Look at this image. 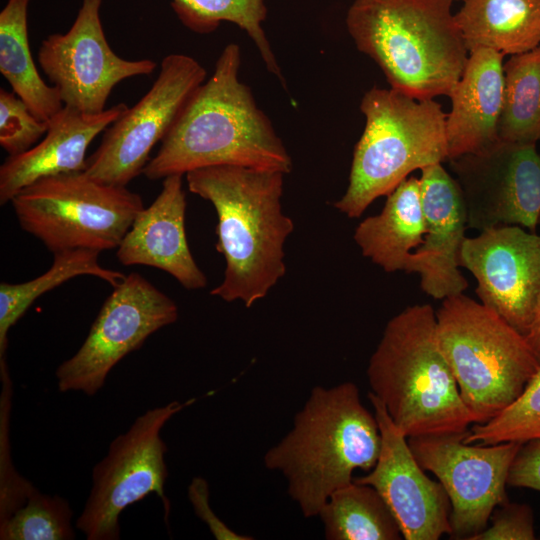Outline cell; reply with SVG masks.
I'll return each mask as SVG.
<instances>
[{"label": "cell", "mask_w": 540, "mask_h": 540, "mask_svg": "<svg viewBox=\"0 0 540 540\" xmlns=\"http://www.w3.org/2000/svg\"><path fill=\"white\" fill-rule=\"evenodd\" d=\"M241 51L227 44L213 74L190 96L145 166L150 180L212 166L290 173L292 160L271 121L240 81Z\"/></svg>", "instance_id": "6da1fadb"}, {"label": "cell", "mask_w": 540, "mask_h": 540, "mask_svg": "<svg viewBox=\"0 0 540 540\" xmlns=\"http://www.w3.org/2000/svg\"><path fill=\"white\" fill-rule=\"evenodd\" d=\"M186 175L189 191L214 206L216 249L226 261L211 295L249 308L284 276V244L294 230L282 212L284 173L240 166H212Z\"/></svg>", "instance_id": "7a4b0ae2"}, {"label": "cell", "mask_w": 540, "mask_h": 540, "mask_svg": "<svg viewBox=\"0 0 540 540\" xmlns=\"http://www.w3.org/2000/svg\"><path fill=\"white\" fill-rule=\"evenodd\" d=\"M381 449L377 419L353 382L315 386L292 428L263 457L268 470L287 481V492L304 517L318 516L330 495L369 472Z\"/></svg>", "instance_id": "3957f363"}, {"label": "cell", "mask_w": 540, "mask_h": 540, "mask_svg": "<svg viewBox=\"0 0 540 540\" xmlns=\"http://www.w3.org/2000/svg\"><path fill=\"white\" fill-rule=\"evenodd\" d=\"M366 373L370 392L407 438L467 433L474 423L429 304L408 306L388 321Z\"/></svg>", "instance_id": "277c9868"}, {"label": "cell", "mask_w": 540, "mask_h": 540, "mask_svg": "<svg viewBox=\"0 0 540 540\" xmlns=\"http://www.w3.org/2000/svg\"><path fill=\"white\" fill-rule=\"evenodd\" d=\"M453 0H354L346 27L391 88L418 100L450 96L468 61Z\"/></svg>", "instance_id": "5b68a950"}, {"label": "cell", "mask_w": 540, "mask_h": 540, "mask_svg": "<svg viewBox=\"0 0 540 540\" xmlns=\"http://www.w3.org/2000/svg\"><path fill=\"white\" fill-rule=\"evenodd\" d=\"M360 111L365 127L354 149L349 184L334 203L349 218L360 217L416 169L448 160L447 114L433 99L373 87L364 94Z\"/></svg>", "instance_id": "8992f818"}, {"label": "cell", "mask_w": 540, "mask_h": 540, "mask_svg": "<svg viewBox=\"0 0 540 540\" xmlns=\"http://www.w3.org/2000/svg\"><path fill=\"white\" fill-rule=\"evenodd\" d=\"M436 330L474 423H485L510 405L540 366L524 335L463 293L443 299Z\"/></svg>", "instance_id": "52a82bcc"}, {"label": "cell", "mask_w": 540, "mask_h": 540, "mask_svg": "<svg viewBox=\"0 0 540 540\" xmlns=\"http://www.w3.org/2000/svg\"><path fill=\"white\" fill-rule=\"evenodd\" d=\"M11 203L22 229L53 254L118 248L144 208L139 194L99 182L84 171L41 178Z\"/></svg>", "instance_id": "ba28073f"}, {"label": "cell", "mask_w": 540, "mask_h": 540, "mask_svg": "<svg viewBox=\"0 0 540 540\" xmlns=\"http://www.w3.org/2000/svg\"><path fill=\"white\" fill-rule=\"evenodd\" d=\"M194 402V398L175 400L149 409L113 439L107 455L92 470L91 490L76 521L88 540H118L121 513L151 493L161 499L167 521V446L160 433L175 414Z\"/></svg>", "instance_id": "9c48e42d"}, {"label": "cell", "mask_w": 540, "mask_h": 540, "mask_svg": "<svg viewBox=\"0 0 540 540\" xmlns=\"http://www.w3.org/2000/svg\"><path fill=\"white\" fill-rule=\"evenodd\" d=\"M177 318L170 297L142 275H126L103 303L80 348L56 369L58 390L95 395L120 360Z\"/></svg>", "instance_id": "30bf717a"}, {"label": "cell", "mask_w": 540, "mask_h": 540, "mask_svg": "<svg viewBox=\"0 0 540 540\" xmlns=\"http://www.w3.org/2000/svg\"><path fill=\"white\" fill-rule=\"evenodd\" d=\"M206 75L191 56L173 53L164 57L151 88L105 130L100 145L87 158L84 172L115 186H126L142 174L151 150L167 135Z\"/></svg>", "instance_id": "8fae6325"}, {"label": "cell", "mask_w": 540, "mask_h": 540, "mask_svg": "<svg viewBox=\"0 0 540 540\" xmlns=\"http://www.w3.org/2000/svg\"><path fill=\"white\" fill-rule=\"evenodd\" d=\"M467 433L408 438L421 467L436 476L451 503L450 539L471 540L508 502L506 486L522 443H465Z\"/></svg>", "instance_id": "7c38bea8"}, {"label": "cell", "mask_w": 540, "mask_h": 540, "mask_svg": "<svg viewBox=\"0 0 540 540\" xmlns=\"http://www.w3.org/2000/svg\"><path fill=\"white\" fill-rule=\"evenodd\" d=\"M101 3L82 0L70 29L49 35L38 50V62L64 106L90 114L107 109L118 83L150 75L156 68L151 59L127 60L111 49L100 18Z\"/></svg>", "instance_id": "4fadbf2b"}, {"label": "cell", "mask_w": 540, "mask_h": 540, "mask_svg": "<svg viewBox=\"0 0 540 540\" xmlns=\"http://www.w3.org/2000/svg\"><path fill=\"white\" fill-rule=\"evenodd\" d=\"M468 228L518 225L535 232L540 216V154L536 144L498 140L489 148L451 159Z\"/></svg>", "instance_id": "5bb4252c"}, {"label": "cell", "mask_w": 540, "mask_h": 540, "mask_svg": "<svg viewBox=\"0 0 540 540\" xmlns=\"http://www.w3.org/2000/svg\"><path fill=\"white\" fill-rule=\"evenodd\" d=\"M460 266L477 281L476 294L522 335L540 302V235L500 225L466 237Z\"/></svg>", "instance_id": "9a60e30c"}, {"label": "cell", "mask_w": 540, "mask_h": 540, "mask_svg": "<svg viewBox=\"0 0 540 540\" xmlns=\"http://www.w3.org/2000/svg\"><path fill=\"white\" fill-rule=\"evenodd\" d=\"M368 399L381 434L375 466L354 481L374 487L393 513L405 540H438L450 536L451 503L439 481L432 480L416 460L408 438L394 424L383 403Z\"/></svg>", "instance_id": "2e32d148"}, {"label": "cell", "mask_w": 540, "mask_h": 540, "mask_svg": "<svg viewBox=\"0 0 540 540\" xmlns=\"http://www.w3.org/2000/svg\"><path fill=\"white\" fill-rule=\"evenodd\" d=\"M420 185L425 233L408 273L420 276V287L428 296L445 299L468 287L459 270L468 227L466 208L457 181L441 163L421 169Z\"/></svg>", "instance_id": "e0dca14e"}, {"label": "cell", "mask_w": 540, "mask_h": 540, "mask_svg": "<svg viewBox=\"0 0 540 540\" xmlns=\"http://www.w3.org/2000/svg\"><path fill=\"white\" fill-rule=\"evenodd\" d=\"M182 176L170 175L163 179L159 195L136 215L116 256L125 266L155 267L169 273L184 288L197 290L206 287L207 278L187 243Z\"/></svg>", "instance_id": "ac0fdd59"}, {"label": "cell", "mask_w": 540, "mask_h": 540, "mask_svg": "<svg viewBox=\"0 0 540 540\" xmlns=\"http://www.w3.org/2000/svg\"><path fill=\"white\" fill-rule=\"evenodd\" d=\"M128 108L118 103L90 114L64 106L49 122L44 139L29 150L9 156L0 167V204L4 205L37 180L86 169L90 143Z\"/></svg>", "instance_id": "d6986e66"}, {"label": "cell", "mask_w": 540, "mask_h": 540, "mask_svg": "<svg viewBox=\"0 0 540 540\" xmlns=\"http://www.w3.org/2000/svg\"><path fill=\"white\" fill-rule=\"evenodd\" d=\"M503 57L488 48L469 53L465 69L449 96L452 107L445 121L448 160L483 151L499 140Z\"/></svg>", "instance_id": "ffe728a7"}, {"label": "cell", "mask_w": 540, "mask_h": 540, "mask_svg": "<svg viewBox=\"0 0 540 540\" xmlns=\"http://www.w3.org/2000/svg\"><path fill=\"white\" fill-rule=\"evenodd\" d=\"M424 233L420 178L412 176L387 195L379 214L367 217L356 227L354 240L362 255L384 271L408 273Z\"/></svg>", "instance_id": "44dd1931"}, {"label": "cell", "mask_w": 540, "mask_h": 540, "mask_svg": "<svg viewBox=\"0 0 540 540\" xmlns=\"http://www.w3.org/2000/svg\"><path fill=\"white\" fill-rule=\"evenodd\" d=\"M455 14L470 53L488 48L503 55L540 45V0H464Z\"/></svg>", "instance_id": "7402d4cb"}, {"label": "cell", "mask_w": 540, "mask_h": 540, "mask_svg": "<svg viewBox=\"0 0 540 540\" xmlns=\"http://www.w3.org/2000/svg\"><path fill=\"white\" fill-rule=\"evenodd\" d=\"M30 0H8L0 12V72L31 112L49 122L63 107L58 90L40 76L28 37Z\"/></svg>", "instance_id": "603a6c76"}, {"label": "cell", "mask_w": 540, "mask_h": 540, "mask_svg": "<svg viewBox=\"0 0 540 540\" xmlns=\"http://www.w3.org/2000/svg\"><path fill=\"white\" fill-rule=\"evenodd\" d=\"M100 252L74 249L54 254L52 266L42 275L18 284H0V369L7 368L8 332L32 303L44 293L80 275L96 276L113 287L121 283L125 274L101 266Z\"/></svg>", "instance_id": "cb8c5ba5"}, {"label": "cell", "mask_w": 540, "mask_h": 540, "mask_svg": "<svg viewBox=\"0 0 540 540\" xmlns=\"http://www.w3.org/2000/svg\"><path fill=\"white\" fill-rule=\"evenodd\" d=\"M327 540H400V527L378 491L354 480L334 491L321 508Z\"/></svg>", "instance_id": "d4e9b609"}, {"label": "cell", "mask_w": 540, "mask_h": 540, "mask_svg": "<svg viewBox=\"0 0 540 540\" xmlns=\"http://www.w3.org/2000/svg\"><path fill=\"white\" fill-rule=\"evenodd\" d=\"M499 140L536 144L540 140V45L512 55L504 64Z\"/></svg>", "instance_id": "484cf974"}, {"label": "cell", "mask_w": 540, "mask_h": 540, "mask_svg": "<svg viewBox=\"0 0 540 540\" xmlns=\"http://www.w3.org/2000/svg\"><path fill=\"white\" fill-rule=\"evenodd\" d=\"M171 6L180 21L197 33H210L223 21L237 25L254 42L267 70L285 85L262 25L267 16L264 0H172Z\"/></svg>", "instance_id": "4316f807"}, {"label": "cell", "mask_w": 540, "mask_h": 540, "mask_svg": "<svg viewBox=\"0 0 540 540\" xmlns=\"http://www.w3.org/2000/svg\"><path fill=\"white\" fill-rule=\"evenodd\" d=\"M73 511L58 495H46L35 487L25 502L0 522L1 540H71Z\"/></svg>", "instance_id": "83f0119b"}, {"label": "cell", "mask_w": 540, "mask_h": 540, "mask_svg": "<svg viewBox=\"0 0 540 540\" xmlns=\"http://www.w3.org/2000/svg\"><path fill=\"white\" fill-rule=\"evenodd\" d=\"M540 439V366L521 394L497 416L485 423H473L465 443H525Z\"/></svg>", "instance_id": "f1b7e54d"}, {"label": "cell", "mask_w": 540, "mask_h": 540, "mask_svg": "<svg viewBox=\"0 0 540 540\" xmlns=\"http://www.w3.org/2000/svg\"><path fill=\"white\" fill-rule=\"evenodd\" d=\"M47 130L48 123L37 118L15 92L0 89V144L9 156L32 148Z\"/></svg>", "instance_id": "f546056e"}, {"label": "cell", "mask_w": 540, "mask_h": 540, "mask_svg": "<svg viewBox=\"0 0 540 540\" xmlns=\"http://www.w3.org/2000/svg\"><path fill=\"white\" fill-rule=\"evenodd\" d=\"M534 513L526 503L506 502L495 508L490 525L471 540H534Z\"/></svg>", "instance_id": "4dcf8cb0"}, {"label": "cell", "mask_w": 540, "mask_h": 540, "mask_svg": "<svg viewBox=\"0 0 540 540\" xmlns=\"http://www.w3.org/2000/svg\"><path fill=\"white\" fill-rule=\"evenodd\" d=\"M188 498L195 514L207 525L217 540H252L253 537L238 534L218 518L209 504V486L206 479L194 477L188 486Z\"/></svg>", "instance_id": "1f68e13d"}, {"label": "cell", "mask_w": 540, "mask_h": 540, "mask_svg": "<svg viewBox=\"0 0 540 540\" xmlns=\"http://www.w3.org/2000/svg\"><path fill=\"white\" fill-rule=\"evenodd\" d=\"M508 486L540 493V439L522 443L511 465Z\"/></svg>", "instance_id": "d6a6232c"}, {"label": "cell", "mask_w": 540, "mask_h": 540, "mask_svg": "<svg viewBox=\"0 0 540 540\" xmlns=\"http://www.w3.org/2000/svg\"><path fill=\"white\" fill-rule=\"evenodd\" d=\"M525 339L529 344L536 359L540 363V302L536 309L533 321L525 335Z\"/></svg>", "instance_id": "836d02e7"}, {"label": "cell", "mask_w": 540, "mask_h": 540, "mask_svg": "<svg viewBox=\"0 0 540 540\" xmlns=\"http://www.w3.org/2000/svg\"><path fill=\"white\" fill-rule=\"evenodd\" d=\"M539 224H540V216H539Z\"/></svg>", "instance_id": "e575fe53"}, {"label": "cell", "mask_w": 540, "mask_h": 540, "mask_svg": "<svg viewBox=\"0 0 540 540\" xmlns=\"http://www.w3.org/2000/svg\"><path fill=\"white\" fill-rule=\"evenodd\" d=\"M454 1V0H453ZM461 1H464V0H461Z\"/></svg>", "instance_id": "d590c367"}]
</instances>
